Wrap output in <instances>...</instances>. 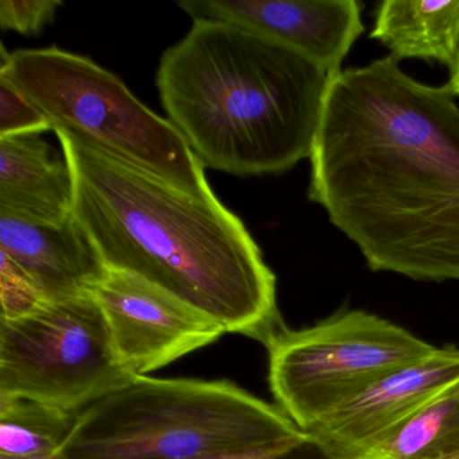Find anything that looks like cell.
<instances>
[{
  "instance_id": "obj_1",
  "label": "cell",
  "mask_w": 459,
  "mask_h": 459,
  "mask_svg": "<svg viewBox=\"0 0 459 459\" xmlns=\"http://www.w3.org/2000/svg\"><path fill=\"white\" fill-rule=\"evenodd\" d=\"M396 58L333 74L307 195L375 273L459 281V106Z\"/></svg>"
},
{
  "instance_id": "obj_2",
  "label": "cell",
  "mask_w": 459,
  "mask_h": 459,
  "mask_svg": "<svg viewBox=\"0 0 459 459\" xmlns=\"http://www.w3.org/2000/svg\"><path fill=\"white\" fill-rule=\"evenodd\" d=\"M74 178V214L107 267L128 271L213 319L268 341L284 329L276 276L240 217L55 131Z\"/></svg>"
},
{
  "instance_id": "obj_3",
  "label": "cell",
  "mask_w": 459,
  "mask_h": 459,
  "mask_svg": "<svg viewBox=\"0 0 459 459\" xmlns=\"http://www.w3.org/2000/svg\"><path fill=\"white\" fill-rule=\"evenodd\" d=\"M332 76L238 26L197 20L160 57L157 90L205 168L271 176L310 160Z\"/></svg>"
},
{
  "instance_id": "obj_4",
  "label": "cell",
  "mask_w": 459,
  "mask_h": 459,
  "mask_svg": "<svg viewBox=\"0 0 459 459\" xmlns=\"http://www.w3.org/2000/svg\"><path fill=\"white\" fill-rule=\"evenodd\" d=\"M305 434L278 405L230 381L135 376L77 413L58 456L203 459Z\"/></svg>"
},
{
  "instance_id": "obj_5",
  "label": "cell",
  "mask_w": 459,
  "mask_h": 459,
  "mask_svg": "<svg viewBox=\"0 0 459 459\" xmlns=\"http://www.w3.org/2000/svg\"><path fill=\"white\" fill-rule=\"evenodd\" d=\"M0 74L52 126L182 192L214 200L205 166L179 131L144 106L120 77L58 48L7 53Z\"/></svg>"
},
{
  "instance_id": "obj_6",
  "label": "cell",
  "mask_w": 459,
  "mask_h": 459,
  "mask_svg": "<svg viewBox=\"0 0 459 459\" xmlns=\"http://www.w3.org/2000/svg\"><path fill=\"white\" fill-rule=\"evenodd\" d=\"M268 380L278 407L310 432L381 378L432 356L437 346L364 310H341L267 342Z\"/></svg>"
},
{
  "instance_id": "obj_7",
  "label": "cell",
  "mask_w": 459,
  "mask_h": 459,
  "mask_svg": "<svg viewBox=\"0 0 459 459\" xmlns=\"http://www.w3.org/2000/svg\"><path fill=\"white\" fill-rule=\"evenodd\" d=\"M134 377L93 295L45 300L25 316L0 319V396L79 413Z\"/></svg>"
},
{
  "instance_id": "obj_8",
  "label": "cell",
  "mask_w": 459,
  "mask_h": 459,
  "mask_svg": "<svg viewBox=\"0 0 459 459\" xmlns=\"http://www.w3.org/2000/svg\"><path fill=\"white\" fill-rule=\"evenodd\" d=\"M123 367L147 376L216 342L225 330L146 279L107 267L93 291Z\"/></svg>"
},
{
  "instance_id": "obj_9",
  "label": "cell",
  "mask_w": 459,
  "mask_h": 459,
  "mask_svg": "<svg viewBox=\"0 0 459 459\" xmlns=\"http://www.w3.org/2000/svg\"><path fill=\"white\" fill-rule=\"evenodd\" d=\"M193 21L227 22L307 58L330 74L364 33L357 0H182Z\"/></svg>"
},
{
  "instance_id": "obj_10",
  "label": "cell",
  "mask_w": 459,
  "mask_h": 459,
  "mask_svg": "<svg viewBox=\"0 0 459 459\" xmlns=\"http://www.w3.org/2000/svg\"><path fill=\"white\" fill-rule=\"evenodd\" d=\"M459 380V348L432 356L381 378L307 432L332 459H364L386 435Z\"/></svg>"
},
{
  "instance_id": "obj_11",
  "label": "cell",
  "mask_w": 459,
  "mask_h": 459,
  "mask_svg": "<svg viewBox=\"0 0 459 459\" xmlns=\"http://www.w3.org/2000/svg\"><path fill=\"white\" fill-rule=\"evenodd\" d=\"M0 254L30 279L45 300L93 295L107 273L74 214L61 224H42L0 213Z\"/></svg>"
},
{
  "instance_id": "obj_12",
  "label": "cell",
  "mask_w": 459,
  "mask_h": 459,
  "mask_svg": "<svg viewBox=\"0 0 459 459\" xmlns=\"http://www.w3.org/2000/svg\"><path fill=\"white\" fill-rule=\"evenodd\" d=\"M0 213L42 224L74 214L68 162L39 134L0 138Z\"/></svg>"
},
{
  "instance_id": "obj_13",
  "label": "cell",
  "mask_w": 459,
  "mask_h": 459,
  "mask_svg": "<svg viewBox=\"0 0 459 459\" xmlns=\"http://www.w3.org/2000/svg\"><path fill=\"white\" fill-rule=\"evenodd\" d=\"M370 39L397 61H435L448 69L459 47V0H385L378 4Z\"/></svg>"
},
{
  "instance_id": "obj_14",
  "label": "cell",
  "mask_w": 459,
  "mask_h": 459,
  "mask_svg": "<svg viewBox=\"0 0 459 459\" xmlns=\"http://www.w3.org/2000/svg\"><path fill=\"white\" fill-rule=\"evenodd\" d=\"M459 455V380L386 435L364 459H448Z\"/></svg>"
},
{
  "instance_id": "obj_15",
  "label": "cell",
  "mask_w": 459,
  "mask_h": 459,
  "mask_svg": "<svg viewBox=\"0 0 459 459\" xmlns=\"http://www.w3.org/2000/svg\"><path fill=\"white\" fill-rule=\"evenodd\" d=\"M77 413L0 396V459H50L68 439Z\"/></svg>"
},
{
  "instance_id": "obj_16",
  "label": "cell",
  "mask_w": 459,
  "mask_h": 459,
  "mask_svg": "<svg viewBox=\"0 0 459 459\" xmlns=\"http://www.w3.org/2000/svg\"><path fill=\"white\" fill-rule=\"evenodd\" d=\"M52 130V126L18 92L4 74H0V138L29 135Z\"/></svg>"
},
{
  "instance_id": "obj_17",
  "label": "cell",
  "mask_w": 459,
  "mask_h": 459,
  "mask_svg": "<svg viewBox=\"0 0 459 459\" xmlns=\"http://www.w3.org/2000/svg\"><path fill=\"white\" fill-rule=\"evenodd\" d=\"M63 2L58 0H2L0 28L22 36H37L53 23Z\"/></svg>"
},
{
  "instance_id": "obj_18",
  "label": "cell",
  "mask_w": 459,
  "mask_h": 459,
  "mask_svg": "<svg viewBox=\"0 0 459 459\" xmlns=\"http://www.w3.org/2000/svg\"><path fill=\"white\" fill-rule=\"evenodd\" d=\"M2 256L0 270V302L2 314L0 319H13L30 313L45 302L30 279L4 255Z\"/></svg>"
},
{
  "instance_id": "obj_19",
  "label": "cell",
  "mask_w": 459,
  "mask_h": 459,
  "mask_svg": "<svg viewBox=\"0 0 459 459\" xmlns=\"http://www.w3.org/2000/svg\"><path fill=\"white\" fill-rule=\"evenodd\" d=\"M203 459H332L318 443L306 432L290 442L259 446L246 450L232 451Z\"/></svg>"
},
{
  "instance_id": "obj_20",
  "label": "cell",
  "mask_w": 459,
  "mask_h": 459,
  "mask_svg": "<svg viewBox=\"0 0 459 459\" xmlns=\"http://www.w3.org/2000/svg\"><path fill=\"white\" fill-rule=\"evenodd\" d=\"M450 80H448L447 87L451 92L455 96H459V47L458 53H456L455 61H454V65L451 66L450 69Z\"/></svg>"
},
{
  "instance_id": "obj_21",
  "label": "cell",
  "mask_w": 459,
  "mask_h": 459,
  "mask_svg": "<svg viewBox=\"0 0 459 459\" xmlns=\"http://www.w3.org/2000/svg\"><path fill=\"white\" fill-rule=\"evenodd\" d=\"M50 459H63V458H61V456L56 455V456H53V458H50Z\"/></svg>"
},
{
  "instance_id": "obj_22",
  "label": "cell",
  "mask_w": 459,
  "mask_h": 459,
  "mask_svg": "<svg viewBox=\"0 0 459 459\" xmlns=\"http://www.w3.org/2000/svg\"><path fill=\"white\" fill-rule=\"evenodd\" d=\"M448 459H459V455L458 456H454V458H448Z\"/></svg>"
}]
</instances>
